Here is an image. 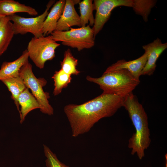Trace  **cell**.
I'll return each instance as SVG.
<instances>
[{
    "label": "cell",
    "mask_w": 167,
    "mask_h": 167,
    "mask_svg": "<svg viewBox=\"0 0 167 167\" xmlns=\"http://www.w3.org/2000/svg\"><path fill=\"white\" fill-rule=\"evenodd\" d=\"M124 97L102 93L83 104H69L64 108L72 136L75 138L89 132L101 119L113 115L123 107Z\"/></svg>",
    "instance_id": "obj_1"
},
{
    "label": "cell",
    "mask_w": 167,
    "mask_h": 167,
    "mask_svg": "<svg viewBox=\"0 0 167 167\" xmlns=\"http://www.w3.org/2000/svg\"><path fill=\"white\" fill-rule=\"evenodd\" d=\"M123 107L128 112L135 131L129 140L128 147L131 149L132 155L136 154L142 160L151 142L147 115L132 92L124 97Z\"/></svg>",
    "instance_id": "obj_2"
},
{
    "label": "cell",
    "mask_w": 167,
    "mask_h": 167,
    "mask_svg": "<svg viewBox=\"0 0 167 167\" xmlns=\"http://www.w3.org/2000/svg\"><path fill=\"white\" fill-rule=\"evenodd\" d=\"M86 79L98 85L103 93L116 94L124 97L132 92L140 83L139 79L125 69L105 71L99 78L88 75Z\"/></svg>",
    "instance_id": "obj_3"
},
{
    "label": "cell",
    "mask_w": 167,
    "mask_h": 167,
    "mask_svg": "<svg viewBox=\"0 0 167 167\" xmlns=\"http://www.w3.org/2000/svg\"><path fill=\"white\" fill-rule=\"evenodd\" d=\"M19 75L40 105V111L49 115H53L54 110L49 101V93L45 92L43 89V87L47 84L46 80L44 78H37L35 76L32 72V65L29 62L21 67Z\"/></svg>",
    "instance_id": "obj_4"
},
{
    "label": "cell",
    "mask_w": 167,
    "mask_h": 167,
    "mask_svg": "<svg viewBox=\"0 0 167 167\" xmlns=\"http://www.w3.org/2000/svg\"><path fill=\"white\" fill-rule=\"evenodd\" d=\"M51 35L55 41H61L63 45L76 48L79 51L91 48L95 45L93 32L89 25L78 28H71L66 31L55 30Z\"/></svg>",
    "instance_id": "obj_5"
},
{
    "label": "cell",
    "mask_w": 167,
    "mask_h": 167,
    "mask_svg": "<svg viewBox=\"0 0 167 167\" xmlns=\"http://www.w3.org/2000/svg\"><path fill=\"white\" fill-rule=\"evenodd\" d=\"M60 44L55 41L52 35L32 37L28 43L27 50L29 58L35 65L43 69L45 62L55 56V50Z\"/></svg>",
    "instance_id": "obj_6"
},
{
    "label": "cell",
    "mask_w": 167,
    "mask_h": 167,
    "mask_svg": "<svg viewBox=\"0 0 167 167\" xmlns=\"http://www.w3.org/2000/svg\"><path fill=\"white\" fill-rule=\"evenodd\" d=\"M55 2V0L49 1L44 12L35 17L25 18L16 14L8 16L10 21L13 22V29L14 35H24L29 32L36 37L43 36L42 29L44 22L49 13V8Z\"/></svg>",
    "instance_id": "obj_7"
},
{
    "label": "cell",
    "mask_w": 167,
    "mask_h": 167,
    "mask_svg": "<svg viewBox=\"0 0 167 167\" xmlns=\"http://www.w3.org/2000/svg\"><path fill=\"white\" fill-rule=\"evenodd\" d=\"M134 0H94L93 5L96 11L93 27L94 36L102 30L110 17L111 12L115 7L120 6L132 7Z\"/></svg>",
    "instance_id": "obj_8"
},
{
    "label": "cell",
    "mask_w": 167,
    "mask_h": 167,
    "mask_svg": "<svg viewBox=\"0 0 167 167\" xmlns=\"http://www.w3.org/2000/svg\"><path fill=\"white\" fill-rule=\"evenodd\" d=\"M80 2L77 0H66L63 11L57 22L55 30L68 31L74 26L81 27L80 16L75 7V5Z\"/></svg>",
    "instance_id": "obj_9"
},
{
    "label": "cell",
    "mask_w": 167,
    "mask_h": 167,
    "mask_svg": "<svg viewBox=\"0 0 167 167\" xmlns=\"http://www.w3.org/2000/svg\"><path fill=\"white\" fill-rule=\"evenodd\" d=\"M143 48L148 54L146 63L143 70L141 75L150 76L153 73L156 66V61L162 53L167 48V43H163L159 38L152 42L143 45Z\"/></svg>",
    "instance_id": "obj_10"
},
{
    "label": "cell",
    "mask_w": 167,
    "mask_h": 167,
    "mask_svg": "<svg viewBox=\"0 0 167 167\" xmlns=\"http://www.w3.org/2000/svg\"><path fill=\"white\" fill-rule=\"evenodd\" d=\"M148 54L144 53L140 57L134 60L127 61L124 59L119 60L109 66L105 72L125 69L129 71L135 78L139 79L142 71L146 63Z\"/></svg>",
    "instance_id": "obj_11"
},
{
    "label": "cell",
    "mask_w": 167,
    "mask_h": 167,
    "mask_svg": "<svg viewBox=\"0 0 167 167\" xmlns=\"http://www.w3.org/2000/svg\"><path fill=\"white\" fill-rule=\"evenodd\" d=\"M28 54L27 49L17 59L12 62H4L0 69V80L7 78L19 76L21 67L28 62Z\"/></svg>",
    "instance_id": "obj_12"
},
{
    "label": "cell",
    "mask_w": 167,
    "mask_h": 167,
    "mask_svg": "<svg viewBox=\"0 0 167 167\" xmlns=\"http://www.w3.org/2000/svg\"><path fill=\"white\" fill-rule=\"evenodd\" d=\"M66 0H59L55 3L43 23L42 32L48 36L55 30L57 22L63 11Z\"/></svg>",
    "instance_id": "obj_13"
},
{
    "label": "cell",
    "mask_w": 167,
    "mask_h": 167,
    "mask_svg": "<svg viewBox=\"0 0 167 167\" xmlns=\"http://www.w3.org/2000/svg\"><path fill=\"white\" fill-rule=\"evenodd\" d=\"M18 12H25L32 16L38 15L34 8L13 0H0V16H8Z\"/></svg>",
    "instance_id": "obj_14"
},
{
    "label": "cell",
    "mask_w": 167,
    "mask_h": 167,
    "mask_svg": "<svg viewBox=\"0 0 167 167\" xmlns=\"http://www.w3.org/2000/svg\"><path fill=\"white\" fill-rule=\"evenodd\" d=\"M18 102L21 107L19 113L20 123L23 122L26 116L30 111L36 109H41L39 103L27 87L19 95Z\"/></svg>",
    "instance_id": "obj_15"
},
{
    "label": "cell",
    "mask_w": 167,
    "mask_h": 167,
    "mask_svg": "<svg viewBox=\"0 0 167 167\" xmlns=\"http://www.w3.org/2000/svg\"><path fill=\"white\" fill-rule=\"evenodd\" d=\"M1 81L11 92V98L14 101L19 113V106L18 102V98L21 93L27 88L23 79L19 75L3 79Z\"/></svg>",
    "instance_id": "obj_16"
},
{
    "label": "cell",
    "mask_w": 167,
    "mask_h": 167,
    "mask_svg": "<svg viewBox=\"0 0 167 167\" xmlns=\"http://www.w3.org/2000/svg\"><path fill=\"white\" fill-rule=\"evenodd\" d=\"M92 2V0H84L79 3L81 27L86 26L88 22L90 26H92L94 25L93 11L94 10Z\"/></svg>",
    "instance_id": "obj_17"
},
{
    "label": "cell",
    "mask_w": 167,
    "mask_h": 167,
    "mask_svg": "<svg viewBox=\"0 0 167 167\" xmlns=\"http://www.w3.org/2000/svg\"><path fill=\"white\" fill-rule=\"evenodd\" d=\"M78 63V59L72 55L70 49H68L65 51L63 59L60 62L61 69L71 75H77L80 73L77 69Z\"/></svg>",
    "instance_id": "obj_18"
},
{
    "label": "cell",
    "mask_w": 167,
    "mask_h": 167,
    "mask_svg": "<svg viewBox=\"0 0 167 167\" xmlns=\"http://www.w3.org/2000/svg\"><path fill=\"white\" fill-rule=\"evenodd\" d=\"M52 78L54 82L53 94L54 96L61 93L62 89L67 87L72 79L71 75L66 73L61 69L56 71Z\"/></svg>",
    "instance_id": "obj_19"
},
{
    "label": "cell",
    "mask_w": 167,
    "mask_h": 167,
    "mask_svg": "<svg viewBox=\"0 0 167 167\" xmlns=\"http://www.w3.org/2000/svg\"><path fill=\"white\" fill-rule=\"evenodd\" d=\"M14 35L12 23L9 21L0 29V56L7 50Z\"/></svg>",
    "instance_id": "obj_20"
},
{
    "label": "cell",
    "mask_w": 167,
    "mask_h": 167,
    "mask_svg": "<svg viewBox=\"0 0 167 167\" xmlns=\"http://www.w3.org/2000/svg\"><path fill=\"white\" fill-rule=\"evenodd\" d=\"M156 2L155 0H134L132 7L137 14L141 15L144 21H147L151 9Z\"/></svg>",
    "instance_id": "obj_21"
},
{
    "label": "cell",
    "mask_w": 167,
    "mask_h": 167,
    "mask_svg": "<svg viewBox=\"0 0 167 167\" xmlns=\"http://www.w3.org/2000/svg\"><path fill=\"white\" fill-rule=\"evenodd\" d=\"M43 149L46 158L45 163L47 167H70L60 161L56 155L47 146L43 145Z\"/></svg>",
    "instance_id": "obj_22"
},
{
    "label": "cell",
    "mask_w": 167,
    "mask_h": 167,
    "mask_svg": "<svg viewBox=\"0 0 167 167\" xmlns=\"http://www.w3.org/2000/svg\"><path fill=\"white\" fill-rule=\"evenodd\" d=\"M9 21L8 16H0V29Z\"/></svg>",
    "instance_id": "obj_23"
}]
</instances>
